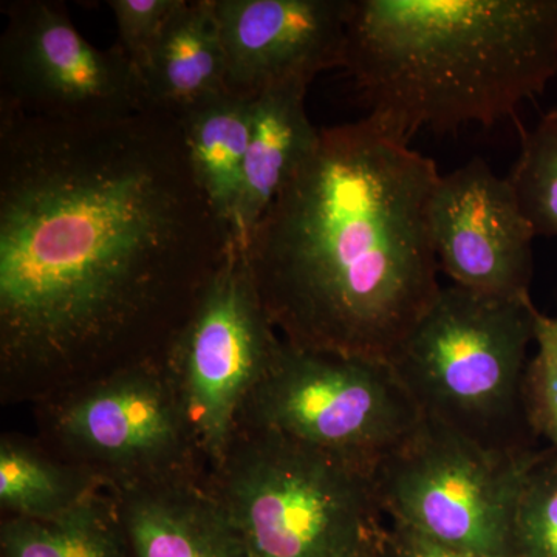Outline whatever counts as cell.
Listing matches in <instances>:
<instances>
[{"instance_id":"1","label":"cell","mask_w":557,"mask_h":557,"mask_svg":"<svg viewBox=\"0 0 557 557\" xmlns=\"http://www.w3.org/2000/svg\"><path fill=\"white\" fill-rule=\"evenodd\" d=\"M234 236L178 116L58 121L0 109V354L50 373L170 346Z\"/></svg>"},{"instance_id":"2","label":"cell","mask_w":557,"mask_h":557,"mask_svg":"<svg viewBox=\"0 0 557 557\" xmlns=\"http://www.w3.org/2000/svg\"><path fill=\"white\" fill-rule=\"evenodd\" d=\"M438 178L372 116L321 129L244 245L285 343L391 364L442 288L429 228Z\"/></svg>"},{"instance_id":"3","label":"cell","mask_w":557,"mask_h":557,"mask_svg":"<svg viewBox=\"0 0 557 557\" xmlns=\"http://www.w3.org/2000/svg\"><path fill=\"white\" fill-rule=\"evenodd\" d=\"M344 69L408 141L494 126L557 75V0H348Z\"/></svg>"},{"instance_id":"4","label":"cell","mask_w":557,"mask_h":557,"mask_svg":"<svg viewBox=\"0 0 557 557\" xmlns=\"http://www.w3.org/2000/svg\"><path fill=\"white\" fill-rule=\"evenodd\" d=\"M534 309L531 298L440 288L391 362L423 420L483 448L530 449L527 355Z\"/></svg>"},{"instance_id":"5","label":"cell","mask_w":557,"mask_h":557,"mask_svg":"<svg viewBox=\"0 0 557 557\" xmlns=\"http://www.w3.org/2000/svg\"><path fill=\"white\" fill-rule=\"evenodd\" d=\"M214 487L251 557H372L387 547L372 475L239 428Z\"/></svg>"},{"instance_id":"6","label":"cell","mask_w":557,"mask_h":557,"mask_svg":"<svg viewBox=\"0 0 557 557\" xmlns=\"http://www.w3.org/2000/svg\"><path fill=\"white\" fill-rule=\"evenodd\" d=\"M423 421L388 362L307 350L282 339L239 428L270 432L373 478Z\"/></svg>"},{"instance_id":"7","label":"cell","mask_w":557,"mask_h":557,"mask_svg":"<svg viewBox=\"0 0 557 557\" xmlns=\"http://www.w3.org/2000/svg\"><path fill=\"white\" fill-rule=\"evenodd\" d=\"M544 456L483 448L424 420L376 469L373 483L392 522L478 557H515L516 508Z\"/></svg>"},{"instance_id":"8","label":"cell","mask_w":557,"mask_h":557,"mask_svg":"<svg viewBox=\"0 0 557 557\" xmlns=\"http://www.w3.org/2000/svg\"><path fill=\"white\" fill-rule=\"evenodd\" d=\"M281 344L252 281L244 245L234 239L168 346L166 369L190 437L215 468L225 460L248 399Z\"/></svg>"},{"instance_id":"9","label":"cell","mask_w":557,"mask_h":557,"mask_svg":"<svg viewBox=\"0 0 557 557\" xmlns=\"http://www.w3.org/2000/svg\"><path fill=\"white\" fill-rule=\"evenodd\" d=\"M0 109L58 121L123 119L150 109L141 72L119 46L100 50L62 2L3 3Z\"/></svg>"},{"instance_id":"10","label":"cell","mask_w":557,"mask_h":557,"mask_svg":"<svg viewBox=\"0 0 557 557\" xmlns=\"http://www.w3.org/2000/svg\"><path fill=\"white\" fill-rule=\"evenodd\" d=\"M57 431L115 485L185 474L196 449L170 372L150 362L120 370L70 398L58 413Z\"/></svg>"},{"instance_id":"11","label":"cell","mask_w":557,"mask_h":557,"mask_svg":"<svg viewBox=\"0 0 557 557\" xmlns=\"http://www.w3.org/2000/svg\"><path fill=\"white\" fill-rule=\"evenodd\" d=\"M429 228L440 271L454 285L493 298L530 299L537 236L509 178L485 160L440 175Z\"/></svg>"},{"instance_id":"12","label":"cell","mask_w":557,"mask_h":557,"mask_svg":"<svg viewBox=\"0 0 557 557\" xmlns=\"http://www.w3.org/2000/svg\"><path fill=\"white\" fill-rule=\"evenodd\" d=\"M226 86L255 98L346 64L348 0H214Z\"/></svg>"},{"instance_id":"13","label":"cell","mask_w":557,"mask_h":557,"mask_svg":"<svg viewBox=\"0 0 557 557\" xmlns=\"http://www.w3.org/2000/svg\"><path fill=\"white\" fill-rule=\"evenodd\" d=\"M113 490L129 557H251L218 494L188 472Z\"/></svg>"},{"instance_id":"14","label":"cell","mask_w":557,"mask_h":557,"mask_svg":"<svg viewBox=\"0 0 557 557\" xmlns=\"http://www.w3.org/2000/svg\"><path fill=\"white\" fill-rule=\"evenodd\" d=\"M307 86L287 84L252 98L244 182L233 225L234 239L242 245L317 146L321 131L307 113Z\"/></svg>"},{"instance_id":"15","label":"cell","mask_w":557,"mask_h":557,"mask_svg":"<svg viewBox=\"0 0 557 557\" xmlns=\"http://www.w3.org/2000/svg\"><path fill=\"white\" fill-rule=\"evenodd\" d=\"M150 109L185 112L228 90L214 0H183L141 69Z\"/></svg>"},{"instance_id":"16","label":"cell","mask_w":557,"mask_h":557,"mask_svg":"<svg viewBox=\"0 0 557 557\" xmlns=\"http://www.w3.org/2000/svg\"><path fill=\"white\" fill-rule=\"evenodd\" d=\"M251 102L225 91L178 115L194 177L231 233L244 182Z\"/></svg>"},{"instance_id":"17","label":"cell","mask_w":557,"mask_h":557,"mask_svg":"<svg viewBox=\"0 0 557 557\" xmlns=\"http://www.w3.org/2000/svg\"><path fill=\"white\" fill-rule=\"evenodd\" d=\"M0 544L3 557H129L116 498L97 487L53 518L7 520Z\"/></svg>"},{"instance_id":"18","label":"cell","mask_w":557,"mask_h":557,"mask_svg":"<svg viewBox=\"0 0 557 557\" xmlns=\"http://www.w3.org/2000/svg\"><path fill=\"white\" fill-rule=\"evenodd\" d=\"M95 487L94 479L81 478L27 446L7 440L0 446V502L13 518H53Z\"/></svg>"},{"instance_id":"19","label":"cell","mask_w":557,"mask_h":557,"mask_svg":"<svg viewBox=\"0 0 557 557\" xmlns=\"http://www.w3.org/2000/svg\"><path fill=\"white\" fill-rule=\"evenodd\" d=\"M508 178L536 236H557V109L523 132Z\"/></svg>"},{"instance_id":"20","label":"cell","mask_w":557,"mask_h":557,"mask_svg":"<svg viewBox=\"0 0 557 557\" xmlns=\"http://www.w3.org/2000/svg\"><path fill=\"white\" fill-rule=\"evenodd\" d=\"M515 557H557V458L542 457L528 475L512 523Z\"/></svg>"},{"instance_id":"21","label":"cell","mask_w":557,"mask_h":557,"mask_svg":"<svg viewBox=\"0 0 557 557\" xmlns=\"http://www.w3.org/2000/svg\"><path fill=\"white\" fill-rule=\"evenodd\" d=\"M533 321L536 357L528 366V417L557 450V318L534 309Z\"/></svg>"},{"instance_id":"22","label":"cell","mask_w":557,"mask_h":557,"mask_svg":"<svg viewBox=\"0 0 557 557\" xmlns=\"http://www.w3.org/2000/svg\"><path fill=\"white\" fill-rule=\"evenodd\" d=\"M182 3L183 0H109L119 28V47L139 72Z\"/></svg>"},{"instance_id":"23","label":"cell","mask_w":557,"mask_h":557,"mask_svg":"<svg viewBox=\"0 0 557 557\" xmlns=\"http://www.w3.org/2000/svg\"><path fill=\"white\" fill-rule=\"evenodd\" d=\"M387 548L392 557H478L395 522L387 533Z\"/></svg>"},{"instance_id":"24","label":"cell","mask_w":557,"mask_h":557,"mask_svg":"<svg viewBox=\"0 0 557 557\" xmlns=\"http://www.w3.org/2000/svg\"><path fill=\"white\" fill-rule=\"evenodd\" d=\"M372 557H392L391 553H388V548H384L383 552L376 553L375 556Z\"/></svg>"}]
</instances>
